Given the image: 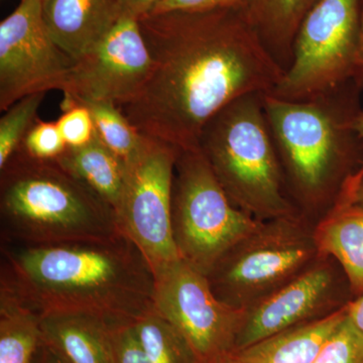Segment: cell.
Here are the masks:
<instances>
[{"instance_id":"6da1fadb","label":"cell","mask_w":363,"mask_h":363,"mask_svg":"<svg viewBox=\"0 0 363 363\" xmlns=\"http://www.w3.org/2000/svg\"><path fill=\"white\" fill-rule=\"evenodd\" d=\"M149 78L118 106L143 135L180 150L199 149L205 124L238 98L271 93L284 69L245 9L147 14L140 20Z\"/></svg>"},{"instance_id":"7a4b0ae2","label":"cell","mask_w":363,"mask_h":363,"mask_svg":"<svg viewBox=\"0 0 363 363\" xmlns=\"http://www.w3.org/2000/svg\"><path fill=\"white\" fill-rule=\"evenodd\" d=\"M1 245L0 289L40 316L77 313L124 324L155 309L154 269L125 234L54 247Z\"/></svg>"},{"instance_id":"3957f363","label":"cell","mask_w":363,"mask_h":363,"mask_svg":"<svg viewBox=\"0 0 363 363\" xmlns=\"http://www.w3.org/2000/svg\"><path fill=\"white\" fill-rule=\"evenodd\" d=\"M362 91L354 81L310 99L264 94V108L290 196L331 208L363 164L357 130ZM330 208V209H331Z\"/></svg>"},{"instance_id":"277c9868","label":"cell","mask_w":363,"mask_h":363,"mask_svg":"<svg viewBox=\"0 0 363 363\" xmlns=\"http://www.w3.org/2000/svg\"><path fill=\"white\" fill-rule=\"evenodd\" d=\"M1 245L38 247L111 240L116 211L56 160L21 149L0 169Z\"/></svg>"},{"instance_id":"5b68a950","label":"cell","mask_w":363,"mask_h":363,"mask_svg":"<svg viewBox=\"0 0 363 363\" xmlns=\"http://www.w3.org/2000/svg\"><path fill=\"white\" fill-rule=\"evenodd\" d=\"M264 96L252 93L226 105L205 124L199 140L231 202L262 221L301 214L286 187Z\"/></svg>"},{"instance_id":"8992f818","label":"cell","mask_w":363,"mask_h":363,"mask_svg":"<svg viewBox=\"0 0 363 363\" xmlns=\"http://www.w3.org/2000/svg\"><path fill=\"white\" fill-rule=\"evenodd\" d=\"M314 228L302 214L264 220L217 260L206 274L219 301L247 310L321 259Z\"/></svg>"},{"instance_id":"52a82bcc","label":"cell","mask_w":363,"mask_h":363,"mask_svg":"<svg viewBox=\"0 0 363 363\" xmlns=\"http://www.w3.org/2000/svg\"><path fill=\"white\" fill-rule=\"evenodd\" d=\"M262 222L231 202L201 150H179L172 228L181 259L206 276L227 250Z\"/></svg>"},{"instance_id":"ba28073f","label":"cell","mask_w":363,"mask_h":363,"mask_svg":"<svg viewBox=\"0 0 363 363\" xmlns=\"http://www.w3.org/2000/svg\"><path fill=\"white\" fill-rule=\"evenodd\" d=\"M362 0H319L298 26L292 62L269 94L310 99L352 80Z\"/></svg>"},{"instance_id":"9c48e42d","label":"cell","mask_w":363,"mask_h":363,"mask_svg":"<svg viewBox=\"0 0 363 363\" xmlns=\"http://www.w3.org/2000/svg\"><path fill=\"white\" fill-rule=\"evenodd\" d=\"M155 278V311L185 338L198 363L233 352L243 310L219 301L207 277L181 257L157 269Z\"/></svg>"},{"instance_id":"30bf717a","label":"cell","mask_w":363,"mask_h":363,"mask_svg":"<svg viewBox=\"0 0 363 363\" xmlns=\"http://www.w3.org/2000/svg\"><path fill=\"white\" fill-rule=\"evenodd\" d=\"M179 150L147 136L140 156L128 167L125 191L117 212L121 230L142 250L154 272L180 259L172 228Z\"/></svg>"},{"instance_id":"8fae6325","label":"cell","mask_w":363,"mask_h":363,"mask_svg":"<svg viewBox=\"0 0 363 363\" xmlns=\"http://www.w3.org/2000/svg\"><path fill=\"white\" fill-rule=\"evenodd\" d=\"M73 63L50 35L43 0H21L0 23V111L28 95L62 91Z\"/></svg>"},{"instance_id":"7c38bea8","label":"cell","mask_w":363,"mask_h":363,"mask_svg":"<svg viewBox=\"0 0 363 363\" xmlns=\"http://www.w3.org/2000/svg\"><path fill=\"white\" fill-rule=\"evenodd\" d=\"M152 65L140 21L124 14L99 44L74 61L62 89V111L86 102L128 104L147 82Z\"/></svg>"},{"instance_id":"4fadbf2b","label":"cell","mask_w":363,"mask_h":363,"mask_svg":"<svg viewBox=\"0 0 363 363\" xmlns=\"http://www.w3.org/2000/svg\"><path fill=\"white\" fill-rule=\"evenodd\" d=\"M336 286L330 257H321L290 283L243 310L234 351L343 307L347 303L338 302Z\"/></svg>"},{"instance_id":"5bb4252c","label":"cell","mask_w":363,"mask_h":363,"mask_svg":"<svg viewBox=\"0 0 363 363\" xmlns=\"http://www.w3.org/2000/svg\"><path fill=\"white\" fill-rule=\"evenodd\" d=\"M121 0H45L50 35L74 61L111 33L124 16Z\"/></svg>"},{"instance_id":"9a60e30c","label":"cell","mask_w":363,"mask_h":363,"mask_svg":"<svg viewBox=\"0 0 363 363\" xmlns=\"http://www.w3.org/2000/svg\"><path fill=\"white\" fill-rule=\"evenodd\" d=\"M40 328L48 347L65 363H116L113 324L77 313L42 315Z\"/></svg>"},{"instance_id":"2e32d148","label":"cell","mask_w":363,"mask_h":363,"mask_svg":"<svg viewBox=\"0 0 363 363\" xmlns=\"http://www.w3.org/2000/svg\"><path fill=\"white\" fill-rule=\"evenodd\" d=\"M322 257H330L343 269L352 295H363V206L336 203L314 228Z\"/></svg>"},{"instance_id":"e0dca14e","label":"cell","mask_w":363,"mask_h":363,"mask_svg":"<svg viewBox=\"0 0 363 363\" xmlns=\"http://www.w3.org/2000/svg\"><path fill=\"white\" fill-rule=\"evenodd\" d=\"M348 303L326 316L279 332L233 352L243 363H312L347 315Z\"/></svg>"},{"instance_id":"ac0fdd59","label":"cell","mask_w":363,"mask_h":363,"mask_svg":"<svg viewBox=\"0 0 363 363\" xmlns=\"http://www.w3.org/2000/svg\"><path fill=\"white\" fill-rule=\"evenodd\" d=\"M56 161L99 196L117 216L125 191L128 167L96 135L87 145L67 147Z\"/></svg>"},{"instance_id":"d6986e66","label":"cell","mask_w":363,"mask_h":363,"mask_svg":"<svg viewBox=\"0 0 363 363\" xmlns=\"http://www.w3.org/2000/svg\"><path fill=\"white\" fill-rule=\"evenodd\" d=\"M319 0H252L250 16L260 40L284 71L302 21Z\"/></svg>"},{"instance_id":"ffe728a7","label":"cell","mask_w":363,"mask_h":363,"mask_svg":"<svg viewBox=\"0 0 363 363\" xmlns=\"http://www.w3.org/2000/svg\"><path fill=\"white\" fill-rule=\"evenodd\" d=\"M43 345L40 315L0 289V363H35Z\"/></svg>"},{"instance_id":"44dd1931","label":"cell","mask_w":363,"mask_h":363,"mask_svg":"<svg viewBox=\"0 0 363 363\" xmlns=\"http://www.w3.org/2000/svg\"><path fill=\"white\" fill-rule=\"evenodd\" d=\"M94 123L96 135L126 167L138 159L147 136L130 123L116 104L106 101L86 102Z\"/></svg>"},{"instance_id":"7402d4cb","label":"cell","mask_w":363,"mask_h":363,"mask_svg":"<svg viewBox=\"0 0 363 363\" xmlns=\"http://www.w3.org/2000/svg\"><path fill=\"white\" fill-rule=\"evenodd\" d=\"M131 325L150 362L198 363L185 338L155 309Z\"/></svg>"},{"instance_id":"603a6c76","label":"cell","mask_w":363,"mask_h":363,"mask_svg":"<svg viewBox=\"0 0 363 363\" xmlns=\"http://www.w3.org/2000/svg\"><path fill=\"white\" fill-rule=\"evenodd\" d=\"M47 93L28 95L7 109L0 118V169L20 150L21 143L37 121L38 111Z\"/></svg>"},{"instance_id":"cb8c5ba5","label":"cell","mask_w":363,"mask_h":363,"mask_svg":"<svg viewBox=\"0 0 363 363\" xmlns=\"http://www.w3.org/2000/svg\"><path fill=\"white\" fill-rule=\"evenodd\" d=\"M312 363H363V333L348 311Z\"/></svg>"},{"instance_id":"d4e9b609","label":"cell","mask_w":363,"mask_h":363,"mask_svg":"<svg viewBox=\"0 0 363 363\" xmlns=\"http://www.w3.org/2000/svg\"><path fill=\"white\" fill-rule=\"evenodd\" d=\"M67 147L57 123L37 121L28 130L21 149L35 159L51 161L61 157Z\"/></svg>"},{"instance_id":"484cf974","label":"cell","mask_w":363,"mask_h":363,"mask_svg":"<svg viewBox=\"0 0 363 363\" xmlns=\"http://www.w3.org/2000/svg\"><path fill=\"white\" fill-rule=\"evenodd\" d=\"M57 124L69 147L87 145L96 135L92 116L84 105H75L64 111Z\"/></svg>"},{"instance_id":"4316f807","label":"cell","mask_w":363,"mask_h":363,"mask_svg":"<svg viewBox=\"0 0 363 363\" xmlns=\"http://www.w3.org/2000/svg\"><path fill=\"white\" fill-rule=\"evenodd\" d=\"M116 363H152L138 342L131 323L113 324Z\"/></svg>"},{"instance_id":"83f0119b","label":"cell","mask_w":363,"mask_h":363,"mask_svg":"<svg viewBox=\"0 0 363 363\" xmlns=\"http://www.w3.org/2000/svg\"><path fill=\"white\" fill-rule=\"evenodd\" d=\"M252 4V0H162L149 14L173 11H200L219 9H245L250 11Z\"/></svg>"},{"instance_id":"f1b7e54d","label":"cell","mask_w":363,"mask_h":363,"mask_svg":"<svg viewBox=\"0 0 363 363\" xmlns=\"http://www.w3.org/2000/svg\"><path fill=\"white\" fill-rule=\"evenodd\" d=\"M162 0H121L124 13L140 20L149 14Z\"/></svg>"},{"instance_id":"f546056e","label":"cell","mask_w":363,"mask_h":363,"mask_svg":"<svg viewBox=\"0 0 363 363\" xmlns=\"http://www.w3.org/2000/svg\"><path fill=\"white\" fill-rule=\"evenodd\" d=\"M352 80L354 81L358 88L363 91V0L362 4V18H360L359 44H358L357 61H355L354 73H353Z\"/></svg>"},{"instance_id":"4dcf8cb0","label":"cell","mask_w":363,"mask_h":363,"mask_svg":"<svg viewBox=\"0 0 363 363\" xmlns=\"http://www.w3.org/2000/svg\"><path fill=\"white\" fill-rule=\"evenodd\" d=\"M336 203H354L363 206V175L339 197Z\"/></svg>"},{"instance_id":"1f68e13d","label":"cell","mask_w":363,"mask_h":363,"mask_svg":"<svg viewBox=\"0 0 363 363\" xmlns=\"http://www.w3.org/2000/svg\"><path fill=\"white\" fill-rule=\"evenodd\" d=\"M348 316L363 333V295L348 303Z\"/></svg>"},{"instance_id":"d6a6232c","label":"cell","mask_w":363,"mask_h":363,"mask_svg":"<svg viewBox=\"0 0 363 363\" xmlns=\"http://www.w3.org/2000/svg\"><path fill=\"white\" fill-rule=\"evenodd\" d=\"M35 363H65L44 343Z\"/></svg>"},{"instance_id":"836d02e7","label":"cell","mask_w":363,"mask_h":363,"mask_svg":"<svg viewBox=\"0 0 363 363\" xmlns=\"http://www.w3.org/2000/svg\"><path fill=\"white\" fill-rule=\"evenodd\" d=\"M357 133H359L360 138H362V140H363V108L362 109V111L359 112V114H358L357 118ZM363 175V164L362 166V168H360L359 171L357 172V175L353 177L352 179L350 182H348L347 185L345 186V188H344V190L342 191V193L341 194H343L344 192H345L347 189H350L351 186L353 185V184L355 183L358 180V179L360 178Z\"/></svg>"},{"instance_id":"e575fe53","label":"cell","mask_w":363,"mask_h":363,"mask_svg":"<svg viewBox=\"0 0 363 363\" xmlns=\"http://www.w3.org/2000/svg\"><path fill=\"white\" fill-rule=\"evenodd\" d=\"M213 363H243L241 362L240 358H238V355L235 354V352L229 353V354L225 355V357L219 358L218 360L214 362Z\"/></svg>"},{"instance_id":"d590c367","label":"cell","mask_w":363,"mask_h":363,"mask_svg":"<svg viewBox=\"0 0 363 363\" xmlns=\"http://www.w3.org/2000/svg\"><path fill=\"white\" fill-rule=\"evenodd\" d=\"M45 0H43V2H45Z\"/></svg>"}]
</instances>
